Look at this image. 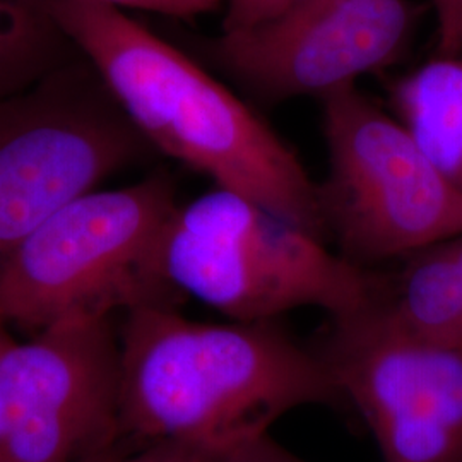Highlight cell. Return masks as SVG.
I'll return each mask as SVG.
<instances>
[{"label": "cell", "mask_w": 462, "mask_h": 462, "mask_svg": "<svg viewBox=\"0 0 462 462\" xmlns=\"http://www.w3.org/2000/svg\"><path fill=\"white\" fill-rule=\"evenodd\" d=\"M118 355L120 433L216 462L284 414L343 402L322 353L278 322H200L148 303L125 312Z\"/></svg>", "instance_id": "cell-1"}, {"label": "cell", "mask_w": 462, "mask_h": 462, "mask_svg": "<svg viewBox=\"0 0 462 462\" xmlns=\"http://www.w3.org/2000/svg\"><path fill=\"white\" fill-rule=\"evenodd\" d=\"M49 7L151 148L326 240L317 182L247 103L120 9L91 0Z\"/></svg>", "instance_id": "cell-2"}, {"label": "cell", "mask_w": 462, "mask_h": 462, "mask_svg": "<svg viewBox=\"0 0 462 462\" xmlns=\"http://www.w3.org/2000/svg\"><path fill=\"white\" fill-rule=\"evenodd\" d=\"M166 288L235 322H278L297 309L330 319L364 310L377 271L349 263L326 240L254 200L216 187L179 206L158 247Z\"/></svg>", "instance_id": "cell-3"}, {"label": "cell", "mask_w": 462, "mask_h": 462, "mask_svg": "<svg viewBox=\"0 0 462 462\" xmlns=\"http://www.w3.org/2000/svg\"><path fill=\"white\" fill-rule=\"evenodd\" d=\"M166 171L72 199L21 244L0 271V314L42 330L74 314L110 315L175 298L158 247L179 208Z\"/></svg>", "instance_id": "cell-4"}, {"label": "cell", "mask_w": 462, "mask_h": 462, "mask_svg": "<svg viewBox=\"0 0 462 462\" xmlns=\"http://www.w3.org/2000/svg\"><path fill=\"white\" fill-rule=\"evenodd\" d=\"M328 171L317 182L326 240L375 269L462 235V194L396 116L356 84L322 98Z\"/></svg>", "instance_id": "cell-5"}, {"label": "cell", "mask_w": 462, "mask_h": 462, "mask_svg": "<svg viewBox=\"0 0 462 462\" xmlns=\"http://www.w3.org/2000/svg\"><path fill=\"white\" fill-rule=\"evenodd\" d=\"M148 149L83 55L0 99V271L50 216Z\"/></svg>", "instance_id": "cell-6"}, {"label": "cell", "mask_w": 462, "mask_h": 462, "mask_svg": "<svg viewBox=\"0 0 462 462\" xmlns=\"http://www.w3.org/2000/svg\"><path fill=\"white\" fill-rule=\"evenodd\" d=\"M319 351L382 462H462V346L418 341L360 310L330 319Z\"/></svg>", "instance_id": "cell-7"}, {"label": "cell", "mask_w": 462, "mask_h": 462, "mask_svg": "<svg viewBox=\"0 0 462 462\" xmlns=\"http://www.w3.org/2000/svg\"><path fill=\"white\" fill-rule=\"evenodd\" d=\"M413 32L406 0H301L208 43L216 66L267 101L319 97L394 64Z\"/></svg>", "instance_id": "cell-8"}, {"label": "cell", "mask_w": 462, "mask_h": 462, "mask_svg": "<svg viewBox=\"0 0 462 462\" xmlns=\"http://www.w3.org/2000/svg\"><path fill=\"white\" fill-rule=\"evenodd\" d=\"M118 375L110 317L74 314L50 324L0 364V439L38 414L118 406Z\"/></svg>", "instance_id": "cell-9"}, {"label": "cell", "mask_w": 462, "mask_h": 462, "mask_svg": "<svg viewBox=\"0 0 462 462\" xmlns=\"http://www.w3.org/2000/svg\"><path fill=\"white\" fill-rule=\"evenodd\" d=\"M365 312L418 341L462 346V274L448 244L418 250L379 273Z\"/></svg>", "instance_id": "cell-10"}, {"label": "cell", "mask_w": 462, "mask_h": 462, "mask_svg": "<svg viewBox=\"0 0 462 462\" xmlns=\"http://www.w3.org/2000/svg\"><path fill=\"white\" fill-rule=\"evenodd\" d=\"M397 120L448 183L462 194V59L444 57L393 86Z\"/></svg>", "instance_id": "cell-11"}, {"label": "cell", "mask_w": 462, "mask_h": 462, "mask_svg": "<svg viewBox=\"0 0 462 462\" xmlns=\"http://www.w3.org/2000/svg\"><path fill=\"white\" fill-rule=\"evenodd\" d=\"M81 57L49 0H0V99Z\"/></svg>", "instance_id": "cell-12"}, {"label": "cell", "mask_w": 462, "mask_h": 462, "mask_svg": "<svg viewBox=\"0 0 462 462\" xmlns=\"http://www.w3.org/2000/svg\"><path fill=\"white\" fill-rule=\"evenodd\" d=\"M301 0H223L221 32H242L282 14Z\"/></svg>", "instance_id": "cell-13"}, {"label": "cell", "mask_w": 462, "mask_h": 462, "mask_svg": "<svg viewBox=\"0 0 462 462\" xmlns=\"http://www.w3.org/2000/svg\"><path fill=\"white\" fill-rule=\"evenodd\" d=\"M116 9L146 11L177 19H194L206 16L223 7V0H91Z\"/></svg>", "instance_id": "cell-14"}, {"label": "cell", "mask_w": 462, "mask_h": 462, "mask_svg": "<svg viewBox=\"0 0 462 462\" xmlns=\"http://www.w3.org/2000/svg\"><path fill=\"white\" fill-rule=\"evenodd\" d=\"M437 16L439 51L444 57L462 53V0H431Z\"/></svg>", "instance_id": "cell-15"}, {"label": "cell", "mask_w": 462, "mask_h": 462, "mask_svg": "<svg viewBox=\"0 0 462 462\" xmlns=\"http://www.w3.org/2000/svg\"><path fill=\"white\" fill-rule=\"evenodd\" d=\"M217 462H305L278 444L271 433L231 447Z\"/></svg>", "instance_id": "cell-16"}, {"label": "cell", "mask_w": 462, "mask_h": 462, "mask_svg": "<svg viewBox=\"0 0 462 462\" xmlns=\"http://www.w3.org/2000/svg\"><path fill=\"white\" fill-rule=\"evenodd\" d=\"M124 462H216V457L198 447L156 444L151 447L146 454Z\"/></svg>", "instance_id": "cell-17"}, {"label": "cell", "mask_w": 462, "mask_h": 462, "mask_svg": "<svg viewBox=\"0 0 462 462\" xmlns=\"http://www.w3.org/2000/svg\"><path fill=\"white\" fill-rule=\"evenodd\" d=\"M14 345H16V341L9 334V322L4 319V315L0 314V364Z\"/></svg>", "instance_id": "cell-18"}, {"label": "cell", "mask_w": 462, "mask_h": 462, "mask_svg": "<svg viewBox=\"0 0 462 462\" xmlns=\"http://www.w3.org/2000/svg\"><path fill=\"white\" fill-rule=\"evenodd\" d=\"M447 244H448V248H450V252H452L456 263L459 265V271H461L462 274V235L447 240Z\"/></svg>", "instance_id": "cell-19"}]
</instances>
